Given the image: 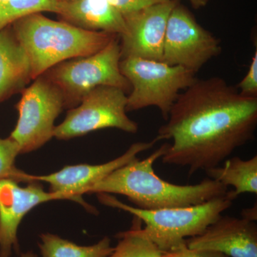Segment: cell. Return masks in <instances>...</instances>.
Masks as SVG:
<instances>
[{"mask_svg": "<svg viewBox=\"0 0 257 257\" xmlns=\"http://www.w3.org/2000/svg\"><path fill=\"white\" fill-rule=\"evenodd\" d=\"M251 60L247 73L236 86L241 95L257 97V48Z\"/></svg>", "mask_w": 257, "mask_h": 257, "instance_id": "cell-20", "label": "cell"}, {"mask_svg": "<svg viewBox=\"0 0 257 257\" xmlns=\"http://www.w3.org/2000/svg\"><path fill=\"white\" fill-rule=\"evenodd\" d=\"M7 0H0V8L6 3Z\"/></svg>", "mask_w": 257, "mask_h": 257, "instance_id": "cell-26", "label": "cell"}, {"mask_svg": "<svg viewBox=\"0 0 257 257\" xmlns=\"http://www.w3.org/2000/svg\"><path fill=\"white\" fill-rule=\"evenodd\" d=\"M21 155L18 144L10 137L0 138V180L12 179L18 182H33L32 175L19 170L15 166V160Z\"/></svg>", "mask_w": 257, "mask_h": 257, "instance_id": "cell-19", "label": "cell"}, {"mask_svg": "<svg viewBox=\"0 0 257 257\" xmlns=\"http://www.w3.org/2000/svg\"><path fill=\"white\" fill-rule=\"evenodd\" d=\"M20 257H37V256L32 251H28V252L23 253Z\"/></svg>", "mask_w": 257, "mask_h": 257, "instance_id": "cell-25", "label": "cell"}, {"mask_svg": "<svg viewBox=\"0 0 257 257\" xmlns=\"http://www.w3.org/2000/svg\"><path fill=\"white\" fill-rule=\"evenodd\" d=\"M61 200L57 194L45 192L40 182L21 187L12 179L0 180V257L18 251L19 226L33 208L50 201Z\"/></svg>", "mask_w": 257, "mask_h": 257, "instance_id": "cell-12", "label": "cell"}, {"mask_svg": "<svg viewBox=\"0 0 257 257\" xmlns=\"http://www.w3.org/2000/svg\"><path fill=\"white\" fill-rule=\"evenodd\" d=\"M119 67L131 85L126 111L156 106L166 121L179 94L197 78L192 71L162 61L128 57Z\"/></svg>", "mask_w": 257, "mask_h": 257, "instance_id": "cell-6", "label": "cell"}, {"mask_svg": "<svg viewBox=\"0 0 257 257\" xmlns=\"http://www.w3.org/2000/svg\"><path fill=\"white\" fill-rule=\"evenodd\" d=\"M186 244L229 257H257L256 224L242 217L221 215L202 234L186 239Z\"/></svg>", "mask_w": 257, "mask_h": 257, "instance_id": "cell-13", "label": "cell"}, {"mask_svg": "<svg viewBox=\"0 0 257 257\" xmlns=\"http://www.w3.org/2000/svg\"><path fill=\"white\" fill-rule=\"evenodd\" d=\"M121 60L116 36L99 52L64 61L42 75L59 88L63 95L64 109H70L78 105L88 92L100 86L119 88L130 92L131 85L120 71Z\"/></svg>", "mask_w": 257, "mask_h": 257, "instance_id": "cell-5", "label": "cell"}, {"mask_svg": "<svg viewBox=\"0 0 257 257\" xmlns=\"http://www.w3.org/2000/svg\"><path fill=\"white\" fill-rule=\"evenodd\" d=\"M257 97L241 95L219 77L197 79L179 94L160 128V141L171 140L166 165L188 167L189 175L219 166L254 138Z\"/></svg>", "mask_w": 257, "mask_h": 257, "instance_id": "cell-1", "label": "cell"}, {"mask_svg": "<svg viewBox=\"0 0 257 257\" xmlns=\"http://www.w3.org/2000/svg\"><path fill=\"white\" fill-rule=\"evenodd\" d=\"M16 105L18 120L10 138L22 154L35 151L54 138L55 121L64 109L59 88L44 75L25 88Z\"/></svg>", "mask_w": 257, "mask_h": 257, "instance_id": "cell-7", "label": "cell"}, {"mask_svg": "<svg viewBox=\"0 0 257 257\" xmlns=\"http://www.w3.org/2000/svg\"><path fill=\"white\" fill-rule=\"evenodd\" d=\"M189 1L194 8L199 9V8L205 6L209 0H189Z\"/></svg>", "mask_w": 257, "mask_h": 257, "instance_id": "cell-24", "label": "cell"}, {"mask_svg": "<svg viewBox=\"0 0 257 257\" xmlns=\"http://www.w3.org/2000/svg\"><path fill=\"white\" fill-rule=\"evenodd\" d=\"M211 179L217 181L226 187L232 186L233 195L237 197L244 193L257 194V156L243 160L234 157L224 162V165L217 166L206 171Z\"/></svg>", "mask_w": 257, "mask_h": 257, "instance_id": "cell-16", "label": "cell"}, {"mask_svg": "<svg viewBox=\"0 0 257 257\" xmlns=\"http://www.w3.org/2000/svg\"><path fill=\"white\" fill-rule=\"evenodd\" d=\"M57 15L65 23L82 30L121 36L126 31L123 15L109 0L60 2Z\"/></svg>", "mask_w": 257, "mask_h": 257, "instance_id": "cell-14", "label": "cell"}, {"mask_svg": "<svg viewBox=\"0 0 257 257\" xmlns=\"http://www.w3.org/2000/svg\"><path fill=\"white\" fill-rule=\"evenodd\" d=\"M162 257H229L219 251L187 247L186 243L179 247L163 253Z\"/></svg>", "mask_w": 257, "mask_h": 257, "instance_id": "cell-22", "label": "cell"}, {"mask_svg": "<svg viewBox=\"0 0 257 257\" xmlns=\"http://www.w3.org/2000/svg\"><path fill=\"white\" fill-rule=\"evenodd\" d=\"M168 143L161 145L150 156L138 158L114 170L89 189V194L126 196L140 209L147 210L189 207L221 197L228 187L206 179L194 185H178L166 182L155 174L154 164L167 152Z\"/></svg>", "mask_w": 257, "mask_h": 257, "instance_id": "cell-2", "label": "cell"}, {"mask_svg": "<svg viewBox=\"0 0 257 257\" xmlns=\"http://www.w3.org/2000/svg\"><path fill=\"white\" fill-rule=\"evenodd\" d=\"M119 241L109 257H162L163 252L143 234L141 221L134 216L131 229L116 235Z\"/></svg>", "mask_w": 257, "mask_h": 257, "instance_id": "cell-18", "label": "cell"}, {"mask_svg": "<svg viewBox=\"0 0 257 257\" xmlns=\"http://www.w3.org/2000/svg\"><path fill=\"white\" fill-rule=\"evenodd\" d=\"M241 216H242L243 219L251 221H256L257 219L256 206L255 205L254 207L243 209L242 212H241Z\"/></svg>", "mask_w": 257, "mask_h": 257, "instance_id": "cell-23", "label": "cell"}, {"mask_svg": "<svg viewBox=\"0 0 257 257\" xmlns=\"http://www.w3.org/2000/svg\"><path fill=\"white\" fill-rule=\"evenodd\" d=\"M57 1H60V2H70V1H73V0H57Z\"/></svg>", "mask_w": 257, "mask_h": 257, "instance_id": "cell-27", "label": "cell"}, {"mask_svg": "<svg viewBox=\"0 0 257 257\" xmlns=\"http://www.w3.org/2000/svg\"><path fill=\"white\" fill-rule=\"evenodd\" d=\"M97 196L101 204L127 211L143 221V234L163 253L184 244L186 238L202 234L223 211L231 207L236 199L230 191L224 196L196 205L147 210L128 206L111 194L100 193Z\"/></svg>", "mask_w": 257, "mask_h": 257, "instance_id": "cell-4", "label": "cell"}, {"mask_svg": "<svg viewBox=\"0 0 257 257\" xmlns=\"http://www.w3.org/2000/svg\"><path fill=\"white\" fill-rule=\"evenodd\" d=\"M170 1L171 0H109L111 4L123 16L150 8L154 5Z\"/></svg>", "mask_w": 257, "mask_h": 257, "instance_id": "cell-21", "label": "cell"}, {"mask_svg": "<svg viewBox=\"0 0 257 257\" xmlns=\"http://www.w3.org/2000/svg\"><path fill=\"white\" fill-rule=\"evenodd\" d=\"M160 140L156 137L152 141L134 143L122 155L101 165L82 164L67 166L50 175H32V179L34 181L47 182L50 184V192L57 194L61 200L74 201L80 203L87 209H92L83 201V194L88 193L94 184L114 170L138 158L139 154L152 148Z\"/></svg>", "mask_w": 257, "mask_h": 257, "instance_id": "cell-10", "label": "cell"}, {"mask_svg": "<svg viewBox=\"0 0 257 257\" xmlns=\"http://www.w3.org/2000/svg\"><path fill=\"white\" fill-rule=\"evenodd\" d=\"M39 243L42 257H109L114 251L107 236L90 246H79L57 235H40Z\"/></svg>", "mask_w": 257, "mask_h": 257, "instance_id": "cell-17", "label": "cell"}, {"mask_svg": "<svg viewBox=\"0 0 257 257\" xmlns=\"http://www.w3.org/2000/svg\"><path fill=\"white\" fill-rule=\"evenodd\" d=\"M221 52L220 40L202 28L188 10L176 5L167 21L162 62L197 74Z\"/></svg>", "mask_w": 257, "mask_h": 257, "instance_id": "cell-9", "label": "cell"}, {"mask_svg": "<svg viewBox=\"0 0 257 257\" xmlns=\"http://www.w3.org/2000/svg\"><path fill=\"white\" fill-rule=\"evenodd\" d=\"M32 80L28 56L11 26L0 31V102L22 92Z\"/></svg>", "mask_w": 257, "mask_h": 257, "instance_id": "cell-15", "label": "cell"}, {"mask_svg": "<svg viewBox=\"0 0 257 257\" xmlns=\"http://www.w3.org/2000/svg\"><path fill=\"white\" fill-rule=\"evenodd\" d=\"M126 93L119 88L100 86L83 96L80 103L67 111L54 131V138L67 140L101 128H114L135 134L138 124L126 114Z\"/></svg>", "mask_w": 257, "mask_h": 257, "instance_id": "cell-8", "label": "cell"}, {"mask_svg": "<svg viewBox=\"0 0 257 257\" xmlns=\"http://www.w3.org/2000/svg\"><path fill=\"white\" fill-rule=\"evenodd\" d=\"M175 0L124 15L126 31L121 36V59L162 61L167 21Z\"/></svg>", "mask_w": 257, "mask_h": 257, "instance_id": "cell-11", "label": "cell"}, {"mask_svg": "<svg viewBox=\"0 0 257 257\" xmlns=\"http://www.w3.org/2000/svg\"><path fill=\"white\" fill-rule=\"evenodd\" d=\"M11 28L28 56L32 80L64 61L99 52L118 36L82 30L40 13L19 19Z\"/></svg>", "mask_w": 257, "mask_h": 257, "instance_id": "cell-3", "label": "cell"}]
</instances>
